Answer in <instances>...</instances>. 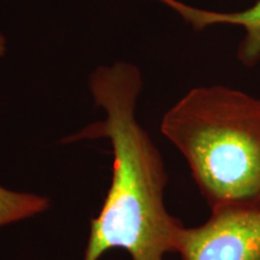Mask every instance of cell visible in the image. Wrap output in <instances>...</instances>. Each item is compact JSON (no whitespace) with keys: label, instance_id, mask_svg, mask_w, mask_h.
Returning <instances> with one entry per match:
<instances>
[{"label":"cell","instance_id":"cell-1","mask_svg":"<svg viewBox=\"0 0 260 260\" xmlns=\"http://www.w3.org/2000/svg\"><path fill=\"white\" fill-rule=\"evenodd\" d=\"M144 87L135 64L118 60L100 65L88 88L105 119L86 126L69 141L104 138L112 148V180L103 207L90 222L83 260H99L122 249L130 260H169L176 254L183 224L165 204L168 172L161 153L136 119Z\"/></svg>","mask_w":260,"mask_h":260},{"label":"cell","instance_id":"cell-2","mask_svg":"<svg viewBox=\"0 0 260 260\" xmlns=\"http://www.w3.org/2000/svg\"><path fill=\"white\" fill-rule=\"evenodd\" d=\"M210 210L260 201V98L222 84L190 89L162 116Z\"/></svg>","mask_w":260,"mask_h":260},{"label":"cell","instance_id":"cell-3","mask_svg":"<svg viewBox=\"0 0 260 260\" xmlns=\"http://www.w3.org/2000/svg\"><path fill=\"white\" fill-rule=\"evenodd\" d=\"M176 254L182 260H260V201L217 207L200 225H184Z\"/></svg>","mask_w":260,"mask_h":260},{"label":"cell","instance_id":"cell-4","mask_svg":"<svg viewBox=\"0 0 260 260\" xmlns=\"http://www.w3.org/2000/svg\"><path fill=\"white\" fill-rule=\"evenodd\" d=\"M176 11L195 30L216 24L240 25L245 29V37L239 47L240 61L253 67L260 59V0L252 8L236 12H217L189 6L178 0H159Z\"/></svg>","mask_w":260,"mask_h":260},{"label":"cell","instance_id":"cell-5","mask_svg":"<svg viewBox=\"0 0 260 260\" xmlns=\"http://www.w3.org/2000/svg\"><path fill=\"white\" fill-rule=\"evenodd\" d=\"M50 206L51 200L45 195L12 190L0 184V229L40 216Z\"/></svg>","mask_w":260,"mask_h":260},{"label":"cell","instance_id":"cell-6","mask_svg":"<svg viewBox=\"0 0 260 260\" xmlns=\"http://www.w3.org/2000/svg\"><path fill=\"white\" fill-rule=\"evenodd\" d=\"M6 51H8V40H6L5 35L0 31V58L5 56Z\"/></svg>","mask_w":260,"mask_h":260}]
</instances>
